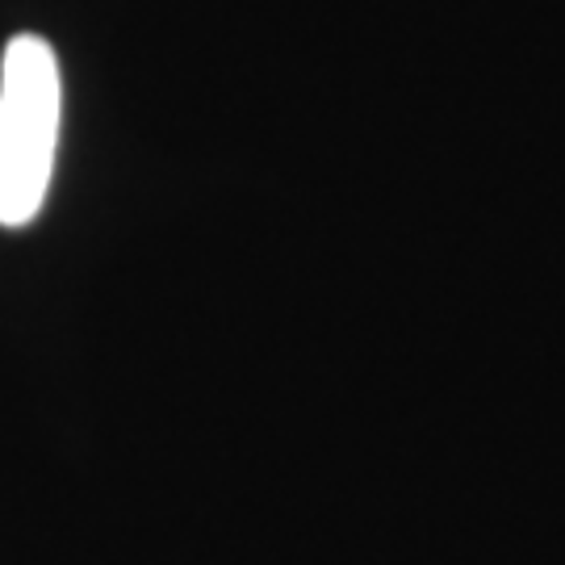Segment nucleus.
Segmentation results:
<instances>
[{"label":"nucleus","instance_id":"1","mask_svg":"<svg viewBox=\"0 0 565 565\" xmlns=\"http://www.w3.org/2000/svg\"><path fill=\"white\" fill-rule=\"evenodd\" d=\"M63 76L51 42L18 34L0 60V226H30L55 177Z\"/></svg>","mask_w":565,"mask_h":565}]
</instances>
